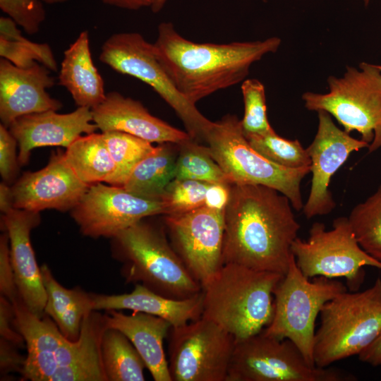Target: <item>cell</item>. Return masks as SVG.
Segmentation results:
<instances>
[{"label": "cell", "instance_id": "obj_1", "mask_svg": "<svg viewBox=\"0 0 381 381\" xmlns=\"http://www.w3.org/2000/svg\"><path fill=\"white\" fill-rule=\"evenodd\" d=\"M287 197L262 185H231L224 210L223 265L235 263L284 276L300 224Z\"/></svg>", "mask_w": 381, "mask_h": 381}, {"label": "cell", "instance_id": "obj_2", "mask_svg": "<svg viewBox=\"0 0 381 381\" xmlns=\"http://www.w3.org/2000/svg\"><path fill=\"white\" fill-rule=\"evenodd\" d=\"M156 54L174 85L195 104L215 92L243 81L250 66L276 52L278 37L226 44L198 43L181 36L170 22L158 26Z\"/></svg>", "mask_w": 381, "mask_h": 381}, {"label": "cell", "instance_id": "obj_3", "mask_svg": "<svg viewBox=\"0 0 381 381\" xmlns=\"http://www.w3.org/2000/svg\"><path fill=\"white\" fill-rule=\"evenodd\" d=\"M283 276L226 263L202 286V317L236 340L265 329L274 315V290Z\"/></svg>", "mask_w": 381, "mask_h": 381}, {"label": "cell", "instance_id": "obj_4", "mask_svg": "<svg viewBox=\"0 0 381 381\" xmlns=\"http://www.w3.org/2000/svg\"><path fill=\"white\" fill-rule=\"evenodd\" d=\"M114 258L127 284H140L167 298L183 300L202 291L168 241L164 229L143 219L112 238Z\"/></svg>", "mask_w": 381, "mask_h": 381}, {"label": "cell", "instance_id": "obj_5", "mask_svg": "<svg viewBox=\"0 0 381 381\" xmlns=\"http://www.w3.org/2000/svg\"><path fill=\"white\" fill-rule=\"evenodd\" d=\"M313 359L320 368L358 356L381 334V278L363 291L342 292L322 308Z\"/></svg>", "mask_w": 381, "mask_h": 381}, {"label": "cell", "instance_id": "obj_6", "mask_svg": "<svg viewBox=\"0 0 381 381\" xmlns=\"http://www.w3.org/2000/svg\"><path fill=\"white\" fill-rule=\"evenodd\" d=\"M204 140L210 156L232 184L272 188L287 197L294 210L303 209L301 183L310 167L289 169L263 157L248 143L236 116L228 114L212 121Z\"/></svg>", "mask_w": 381, "mask_h": 381}, {"label": "cell", "instance_id": "obj_7", "mask_svg": "<svg viewBox=\"0 0 381 381\" xmlns=\"http://www.w3.org/2000/svg\"><path fill=\"white\" fill-rule=\"evenodd\" d=\"M326 93L304 92L302 99L309 111H325L350 133L358 132L374 152L381 147V71L375 64L362 62L347 66L341 77L327 78Z\"/></svg>", "mask_w": 381, "mask_h": 381}, {"label": "cell", "instance_id": "obj_8", "mask_svg": "<svg viewBox=\"0 0 381 381\" xmlns=\"http://www.w3.org/2000/svg\"><path fill=\"white\" fill-rule=\"evenodd\" d=\"M296 265L294 255L288 270L276 286L274 315L264 332L279 339H289L307 362L316 366L313 359L315 321L323 306L347 291L341 282L325 277L310 280Z\"/></svg>", "mask_w": 381, "mask_h": 381}, {"label": "cell", "instance_id": "obj_9", "mask_svg": "<svg viewBox=\"0 0 381 381\" xmlns=\"http://www.w3.org/2000/svg\"><path fill=\"white\" fill-rule=\"evenodd\" d=\"M353 374L310 365L289 339L261 332L236 340L227 381H353Z\"/></svg>", "mask_w": 381, "mask_h": 381}, {"label": "cell", "instance_id": "obj_10", "mask_svg": "<svg viewBox=\"0 0 381 381\" xmlns=\"http://www.w3.org/2000/svg\"><path fill=\"white\" fill-rule=\"evenodd\" d=\"M101 62L150 85L176 113L192 139L204 140L212 121L183 97L158 59L153 43L135 32L115 33L101 47Z\"/></svg>", "mask_w": 381, "mask_h": 381}, {"label": "cell", "instance_id": "obj_11", "mask_svg": "<svg viewBox=\"0 0 381 381\" xmlns=\"http://www.w3.org/2000/svg\"><path fill=\"white\" fill-rule=\"evenodd\" d=\"M308 233L307 240L297 237L291 246L296 265L308 279L343 277L349 290L356 291L364 281L363 267L381 270V262L357 242L348 217L336 218L329 230L323 223L315 222Z\"/></svg>", "mask_w": 381, "mask_h": 381}, {"label": "cell", "instance_id": "obj_12", "mask_svg": "<svg viewBox=\"0 0 381 381\" xmlns=\"http://www.w3.org/2000/svg\"><path fill=\"white\" fill-rule=\"evenodd\" d=\"M168 365L172 381H227L236 338L202 317L171 327Z\"/></svg>", "mask_w": 381, "mask_h": 381}, {"label": "cell", "instance_id": "obj_13", "mask_svg": "<svg viewBox=\"0 0 381 381\" xmlns=\"http://www.w3.org/2000/svg\"><path fill=\"white\" fill-rule=\"evenodd\" d=\"M171 244L201 286L223 265L224 211L206 206L166 214Z\"/></svg>", "mask_w": 381, "mask_h": 381}, {"label": "cell", "instance_id": "obj_14", "mask_svg": "<svg viewBox=\"0 0 381 381\" xmlns=\"http://www.w3.org/2000/svg\"><path fill=\"white\" fill-rule=\"evenodd\" d=\"M166 214L162 200L134 195L123 186L97 183L90 185L71 210L80 232L91 238H113L150 216Z\"/></svg>", "mask_w": 381, "mask_h": 381}, {"label": "cell", "instance_id": "obj_15", "mask_svg": "<svg viewBox=\"0 0 381 381\" xmlns=\"http://www.w3.org/2000/svg\"><path fill=\"white\" fill-rule=\"evenodd\" d=\"M318 116L317 133L306 148L311 160L312 173L310 193L303 207L307 219L328 214L334 210L336 204L329 190L332 176L351 152L369 147L368 143L339 128L329 113L319 111Z\"/></svg>", "mask_w": 381, "mask_h": 381}, {"label": "cell", "instance_id": "obj_16", "mask_svg": "<svg viewBox=\"0 0 381 381\" xmlns=\"http://www.w3.org/2000/svg\"><path fill=\"white\" fill-rule=\"evenodd\" d=\"M90 186L68 164L64 152L53 154L42 169L25 172L11 187L13 207L38 212L73 210Z\"/></svg>", "mask_w": 381, "mask_h": 381}, {"label": "cell", "instance_id": "obj_17", "mask_svg": "<svg viewBox=\"0 0 381 381\" xmlns=\"http://www.w3.org/2000/svg\"><path fill=\"white\" fill-rule=\"evenodd\" d=\"M40 222L38 212L12 208L1 214V228L8 235L10 257L18 294L35 315H45L47 294L30 241L32 229Z\"/></svg>", "mask_w": 381, "mask_h": 381}, {"label": "cell", "instance_id": "obj_18", "mask_svg": "<svg viewBox=\"0 0 381 381\" xmlns=\"http://www.w3.org/2000/svg\"><path fill=\"white\" fill-rule=\"evenodd\" d=\"M8 129L18 143L19 165H25L31 151L44 146L68 147L82 134L95 132L90 108L78 107L72 112L59 114L48 110L21 116Z\"/></svg>", "mask_w": 381, "mask_h": 381}, {"label": "cell", "instance_id": "obj_19", "mask_svg": "<svg viewBox=\"0 0 381 381\" xmlns=\"http://www.w3.org/2000/svg\"><path fill=\"white\" fill-rule=\"evenodd\" d=\"M50 70L37 62L19 68L0 59V119L8 128L17 118L48 110L57 111L62 103L52 97L47 89L55 84Z\"/></svg>", "mask_w": 381, "mask_h": 381}, {"label": "cell", "instance_id": "obj_20", "mask_svg": "<svg viewBox=\"0 0 381 381\" xmlns=\"http://www.w3.org/2000/svg\"><path fill=\"white\" fill-rule=\"evenodd\" d=\"M91 111L101 132L121 131L159 144L181 145L192 139L188 133L152 115L140 102L116 91L107 92Z\"/></svg>", "mask_w": 381, "mask_h": 381}, {"label": "cell", "instance_id": "obj_21", "mask_svg": "<svg viewBox=\"0 0 381 381\" xmlns=\"http://www.w3.org/2000/svg\"><path fill=\"white\" fill-rule=\"evenodd\" d=\"M11 301L16 328L24 339L28 352L22 380L52 381L61 351L70 340L49 316L45 314L40 318L33 314L18 295Z\"/></svg>", "mask_w": 381, "mask_h": 381}, {"label": "cell", "instance_id": "obj_22", "mask_svg": "<svg viewBox=\"0 0 381 381\" xmlns=\"http://www.w3.org/2000/svg\"><path fill=\"white\" fill-rule=\"evenodd\" d=\"M104 314L93 310L84 318L79 338L62 348L52 381H108L102 357Z\"/></svg>", "mask_w": 381, "mask_h": 381}, {"label": "cell", "instance_id": "obj_23", "mask_svg": "<svg viewBox=\"0 0 381 381\" xmlns=\"http://www.w3.org/2000/svg\"><path fill=\"white\" fill-rule=\"evenodd\" d=\"M108 328L122 332L133 344L155 381H172L164 349L171 325L164 319L140 312L119 310L104 314Z\"/></svg>", "mask_w": 381, "mask_h": 381}, {"label": "cell", "instance_id": "obj_24", "mask_svg": "<svg viewBox=\"0 0 381 381\" xmlns=\"http://www.w3.org/2000/svg\"><path fill=\"white\" fill-rule=\"evenodd\" d=\"M95 310H130L153 315L168 321L172 327L184 325L202 317V290L183 300L159 295L137 284L130 293L117 295L92 294Z\"/></svg>", "mask_w": 381, "mask_h": 381}, {"label": "cell", "instance_id": "obj_25", "mask_svg": "<svg viewBox=\"0 0 381 381\" xmlns=\"http://www.w3.org/2000/svg\"><path fill=\"white\" fill-rule=\"evenodd\" d=\"M59 84L68 91L78 107L92 109L105 99L104 83L92 59L88 31L80 32L64 51Z\"/></svg>", "mask_w": 381, "mask_h": 381}, {"label": "cell", "instance_id": "obj_26", "mask_svg": "<svg viewBox=\"0 0 381 381\" xmlns=\"http://www.w3.org/2000/svg\"><path fill=\"white\" fill-rule=\"evenodd\" d=\"M40 270L47 294L44 313L53 320L65 337L77 341L84 318L95 310L92 294L80 287H64L45 264Z\"/></svg>", "mask_w": 381, "mask_h": 381}, {"label": "cell", "instance_id": "obj_27", "mask_svg": "<svg viewBox=\"0 0 381 381\" xmlns=\"http://www.w3.org/2000/svg\"><path fill=\"white\" fill-rule=\"evenodd\" d=\"M169 143H160L133 169L123 187L138 196L160 200L175 179L176 161Z\"/></svg>", "mask_w": 381, "mask_h": 381}, {"label": "cell", "instance_id": "obj_28", "mask_svg": "<svg viewBox=\"0 0 381 381\" xmlns=\"http://www.w3.org/2000/svg\"><path fill=\"white\" fill-rule=\"evenodd\" d=\"M64 156L77 176L88 186L107 182L115 171L102 132L78 137L66 147Z\"/></svg>", "mask_w": 381, "mask_h": 381}, {"label": "cell", "instance_id": "obj_29", "mask_svg": "<svg viewBox=\"0 0 381 381\" xmlns=\"http://www.w3.org/2000/svg\"><path fill=\"white\" fill-rule=\"evenodd\" d=\"M102 357L108 381H144L145 364L131 341L120 331L107 328Z\"/></svg>", "mask_w": 381, "mask_h": 381}, {"label": "cell", "instance_id": "obj_30", "mask_svg": "<svg viewBox=\"0 0 381 381\" xmlns=\"http://www.w3.org/2000/svg\"><path fill=\"white\" fill-rule=\"evenodd\" d=\"M17 24L10 18H0V56L23 68L37 62L52 71L58 69L57 62L47 43H37L25 37Z\"/></svg>", "mask_w": 381, "mask_h": 381}, {"label": "cell", "instance_id": "obj_31", "mask_svg": "<svg viewBox=\"0 0 381 381\" xmlns=\"http://www.w3.org/2000/svg\"><path fill=\"white\" fill-rule=\"evenodd\" d=\"M102 133L115 164V171L106 183L123 186L135 166L155 147L152 143L127 133Z\"/></svg>", "mask_w": 381, "mask_h": 381}, {"label": "cell", "instance_id": "obj_32", "mask_svg": "<svg viewBox=\"0 0 381 381\" xmlns=\"http://www.w3.org/2000/svg\"><path fill=\"white\" fill-rule=\"evenodd\" d=\"M348 219L362 249L381 262V185L353 207Z\"/></svg>", "mask_w": 381, "mask_h": 381}, {"label": "cell", "instance_id": "obj_33", "mask_svg": "<svg viewBox=\"0 0 381 381\" xmlns=\"http://www.w3.org/2000/svg\"><path fill=\"white\" fill-rule=\"evenodd\" d=\"M179 145L181 152L176 161L175 179L232 184L231 179L210 156L206 146L195 143L193 139Z\"/></svg>", "mask_w": 381, "mask_h": 381}, {"label": "cell", "instance_id": "obj_34", "mask_svg": "<svg viewBox=\"0 0 381 381\" xmlns=\"http://www.w3.org/2000/svg\"><path fill=\"white\" fill-rule=\"evenodd\" d=\"M245 136L258 153L278 165L289 169L310 167L308 151L296 139L284 138L274 130L264 134Z\"/></svg>", "mask_w": 381, "mask_h": 381}, {"label": "cell", "instance_id": "obj_35", "mask_svg": "<svg viewBox=\"0 0 381 381\" xmlns=\"http://www.w3.org/2000/svg\"><path fill=\"white\" fill-rule=\"evenodd\" d=\"M244 114L241 125L245 135L264 134L274 130L267 116L265 90L257 79H246L241 84Z\"/></svg>", "mask_w": 381, "mask_h": 381}, {"label": "cell", "instance_id": "obj_36", "mask_svg": "<svg viewBox=\"0 0 381 381\" xmlns=\"http://www.w3.org/2000/svg\"><path fill=\"white\" fill-rule=\"evenodd\" d=\"M210 184L191 179H173L162 198L166 214L184 213L204 206Z\"/></svg>", "mask_w": 381, "mask_h": 381}, {"label": "cell", "instance_id": "obj_37", "mask_svg": "<svg viewBox=\"0 0 381 381\" xmlns=\"http://www.w3.org/2000/svg\"><path fill=\"white\" fill-rule=\"evenodd\" d=\"M42 0H0V8L28 35L39 32L46 18Z\"/></svg>", "mask_w": 381, "mask_h": 381}, {"label": "cell", "instance_id": "obj_38", "mask_svg": "<svg viewBox=\"0 0 381 381\" xmlns=\"http://www.w3.org/2000/svg\"><path fill=\"white\" fill-rule=\"evenodd\" d=\"M17 140L8 128L0 125V174L4 182L11 183L16 176L18 159L16 155Z\"/></svg>", "mask_w": 381, "mask_h": 381}, {"label": "cell", "instance_id": "obj_39", "mask_svg": "<svg viewBox=\"0 0 381 381\" xmlns=\"http://www.w3.org/2000/svg\"><path fill=\"white\" fill-rule=\"evenodd\" d=\"M0 295L12 301L18 294L10 257V246L6 232L0 236Z\"/></svg>", "mask_w": 381, "mask_h": 381}, {"label": "cell", "instance_id": "obj_40", "mask_svg": "<svg viewBox=\"0 0 381 381\" xmlns=\"http://www.w3.org/2000/svg\"><path fill=\"white\" fill-rule=\"evenodd\" d=\"M0 335L18 348L25 347L24 339L16 328L13 304L0 295Z\"/></svg>", "mask_w": 381, "mask_h": 381}, {"label": "cell", "instance_id": "obj_41", "mask_svg": "<svg viewBox=\"0 0 381 381\" xmlns=\"http://www.w3.org/2000/svg\"><path fill=\"white\" fill-rule=\"evenodd\" d=\"M13 343L0 338V373L5 376L11 373H23L26 356L23 357Z\"/></svg>", "mask_w": 381, "mask_h": 381}, {"label": "cell", "instance_id": "obj_42", "mask_svg": "<svg viewBox=\"0 0 381 381\" xmlns=\"http://www.w3.org/2000/svg\"><path fill=\"white\" fill-rule=\"evenodd\" d=\"M231 185L210 183L206 191L204 206L210 209L224 211L230 197Z\"/></svg>", "mask_w": 381, "mask_h": 381}, {"label": "cell", "instance_id": "obj_43", "mask_svg": "<svg viewBox=\"0 0 381 381\" xmlns=\"http://www.w3.org/2000/svg\"><path fill=\"white\" fill-rule=\"evenodd\" d=\"M358 356L363 363L373 366L381 365V334Z\"/></svg>", "mask_w": 381, "mask_h": 381}, {"label": "cell", "instance_id": "obj_44", "mask_svg": "<svg viewBox=\"0 0 381 381\" xmlns=\"http://www.w3.org/2000/svg\"><path fill=\"white\" fill-rule=\"evenodd\" d=\"M102 4L121 9L135 11L150 8L154 0H99Z\"/></svg>", "mask_w": 381, "mask_h": 381}, {"label": "cell", "instance_id": "obj_45", "mask_svg": "<svg viewBox=\"0 0 381 381\" xmlns=\"http://www.w3.org/2000/svg\"><path fill=\"white\" fill-rule=\"evenodd\" d=\"M7 184L5 182L0 184V210L1 214L13 208L11 187H9Z\"/></svg>", "mask_w": 381, "mask_h": 381}, {"label": "cell", "instance_id": "obj_46", "mask_svg": "<svg viewBox=\"0 0 381 381\" xmlns=\"http://www.w3.org/2000/svg\"><path fill=\"white\" fill-rule=\"evenodd\" d=\"M167 1L168 0H154L150 9L153 13H157L163 8Z\"/></svg>", "mask_w": 381, "mask_h": 381}, {"label": "cell", "instance_id": "obj_47", "mask_svg": "<svg viewBox=\"0 0 381 381\" xmlns=\"http://www.w3.org/2000/svg\"><path fill=\"white\" fill-rule=\"evenodd\" d=\"M44 4L53 5V4H64L66 3L70 0H42Z\"/></svg>", "mask_w": 381, "mask_h": 381}, {"label": "cell", "instance_id": "obj_48", "mask_svg": "<svg viewBox=\"0 0 381 381\" xmlns=\"http://www.w3.org/2000/svg\"><path fill=\"white\" fill-rule=\"evenodd\" d=\"M363 1L364 3V5L367 6L369 4L370 0H363Z\"/></svg>", "mask_w": 381, "mask_h": 381}, {"label": "cell", "instance_id": "obj_49", "mask_svg": "<svg viewBox=\"0 0 381 381\" xmlns=\"http://www.w3.org/2000/svg\"><path fill=\"white\" fill-rule=\"evenodd\" d=\"M377 67H378V68L380 69V71H381V65H377Z\"/></svg>", "mask_w": 381, "mask_h": 381}]
</instances>
